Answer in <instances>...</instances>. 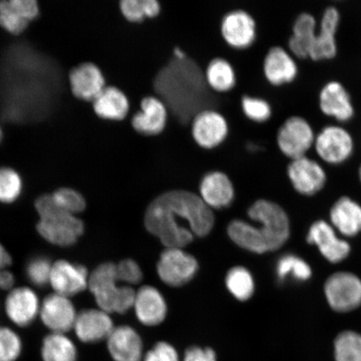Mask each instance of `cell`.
<instances>
[{
    "mask_svg": "<svg viewBox=\"0 0 361 361\" xmlns=\"http://www.w3.org/2000/svg\"><path fill=\"white\" fill-rule=\"evenodd\" d=\"M318 106L324 116L345 124L354 119L355 107L345 85L337 80L327 81L320 89Z\"/></svg>",
    "mask_w": 361,
    "mask_h": 361,
    "instance_id": "7c38bea8",
    "label": "cell"
},
{
    "mask_svg": "<svg viewBox=\"0 0 361 361\" xmlns=\"http://www.w3.org/2000/svg\"><path fill=\"white\" fill-rule=\"evenodd\" d=\"M73 329L80 341L96 343L107 340L114 326L109 314L105 311L87 310L76 316Z\"/></svg>",
    "mask_w": 361,
    "mask_h": 361,
    "instance_id": "603a6c76",
    "label": "cell"
},
{
    "mask_svg": "<svg viewBox=\"0 0 361 361\" xmlns=\"http://www.w3.org/2000/svg\"><path fill=\"white\" fill-rule=\"evenodd\" d=\"M157 269L162 281L169 286L179 287L190 282L195 276L198 263L182 248L166 247L161 252Z\"/></svg>",
    "mask_w": 361,
    "mask_h": 361,
    "instance_id": "30bf717a",
    "label": "cell"
},
{
    "mask_svg": "<svg viewBox=\"0 0 361 361\" xmlns=\"http://www.w3.org/2000/svg\"><path fill=\"white\" fill-rule=\"evenodd\" d=\"M92 104L94 113L104 120H123L130 109L128 97L116 87H106Z\"/></svg>",
    "mask_w": 361,
    "mask_h": 361,
    "instance_id": "f1b7e54d",
    "label": "cell"
},
{
    "mask_svg": "<svg viewBox=\"0 0 361 361\" xmlns=\"http://www.w3.org/2000/svg\"><path fill=\"white\" fill-rule=\"evenodd\" d=\"M39 13L36 0H3L0 1V27L8 34L19 35Z\"/></svg>",
    "mask_w": 361,
    "mask_h": 361,
    "instance_id": "2e32d148",
    "label": "cell"
},
{
    "mask_svg": "<svg viewBox=\"0 0 361 361\" xmlns=\"http://www.w3.org/2000/svg\"><path fill=\"white\" fill-rule=\"evenodd\" d=\"M6 310L8 318L17 326H29L39 313L38 297L30 288H16L7 297Z\"/></svg>",
    "mask_w": 361,
    "mask_h": 361,
    "instance_id": "4316f807",
    "label": "cell"
},
{
    "mask_svg": "<svg viewBox=\"0 0 361 361\" xmlns=\"http://www.w3.org/2000/svg\"><path fill=\"white\" fill-rule=\"evenodd\" d=\"M358 178H359L360 183L361 184V164L359 166V169H358Z\"/></svg>",
    "mask_w": 361,
    "mask_h": 361,
    "instance_id": "bcb514c9",
    "label": "cell"
},
{
    "mask_svg": "<svg viewBox=\"0 0 361 361\" xmlns=\"http://www.w3.org/2000/svg\"><path fill=\"white\" fill-rule=\"evenodd\" d=\"M175 58L180 59V60H182V59L187 58L188 56L186 55V53H185L182 49L180 48H175L174 49V56Z\"/></svg>",
    "mask_w": 361,
    "mask_h": 361,
    "instance_id": "f6af8a7d",
    "label": "cell"
},
{
    "mask_svg": "<svg viewBox=\"0 0 361 361\" xmlns=\"http://www.w3.org/2000/svg\"><path fill=\"white\" fill-rule=\"evenodd\" d=\"M204 74L207 85L213 92H227L235 87V71L225 59L216 58L212 61Z\"/></svg>",
    "mask_w": 361,
    "mask_h": 361,
    "instance_id": "4dcf8cb0",
    "label": "cell"
},
{
    "mask_svg": "<svg viewBox=\"0 0 361 361\" xmlns=\"http://www.w3.org/2000/svg\"><path fill=\"white\" fill-rule=\"evenodd\" d=\"M318 26L317 20L310 12L300 13L293 20L287 49L297 60L309 59Z\"/></svg>",
    "mask_w": 361,
    "mask_h": 361,
    "instance_id": "cb8c5ba5",
    "label": "cell"
},
{
    "mask_svg": "<svg viewBox=\"0 0 361 361\" xmlns=\"http://www.w3.org/2000/svg\"><path fill=\"white\" fill-rule=\"evenodd\" d=\"M329 224L344 238H355L361 233V205L348 196H343L329 210Z\"/></svg>",
    "mask_w": 361,
    "mask_h": 361,
    "instance_id": "44dd1931",
    "label": "cell"
},
{
    "mask_svg": "<svg viewBox=\"0 0 361 361\" xmlns=\"http://www.w3.org/2000/svg\"><path fill=\"white\" fill-rule=\"evenodd\" d=\"M42 357L43 361H76L78 350L65 334L51 333L44 338Z\"/></svg>",
    "mask_w": 361,
    "mask_h": 361,
    "instance_id": "1f68e13d",
    "label": "cell"
},
{
    "mask_svg": "<svg viewBox=\"0 0 361 361\" xmlns=\"http://www.w3.org/2000/svg\"><path fill=\"white\" fill-rule=\"evenodd\" d=\"M153 87L169 111L180 123H191L197 113L214 109L216 100L204 72L192 59H171L157 72Z\"/></svg>",
    "mask_w": 361,
    "mask_h": 361,
    "instance_id": "7a4b0ae2",
    "label": "cell"
},
{
    "mask_svg": "<svg viewBox=\"0 0 361 361\" xmlns=\"http://www.w3.org/2000/svg\"><path fill=\"white\" fill-rule=\"evenodd\" d=\"M39 215L38 232L45 240L58 246H70L84 232L82 221L63 211L51 195H43L35 202Z\"/></svg>",
    "mask_w": 361,
    "mask_h": 361,
    "instance_id": "277c9868",
    "label": "cell"
},
{
    "mask_svg": "<svg viewBox=\"0 0 361 361\" xmlns=\"http://www.w3.org/2000/svg\"><path fill=\"white\" fill-rule=\"evenodd\" d=\"M120 8L126 19L134 23L141 22L147 17H156L161 11L157 0H123Z\"/></svg>",
    "mask_w": 361,
    "mask_h": 361,
    "instance_id": "e575fe53",
    "label": "cell"
},
{
    "mask_svg": "<svg viewBox=\"0 0 361 361\" xmlns=\"http://www.w3.org/2000/svg\"><path fill=\"white\" fill-rule=\"evenodd\" d=\"M39 313L45 326L52 333L59 334H65L74 328L78 316L69 298L56 293L45 298Z\"/></svg>",
    "mask_w": 361,
    "mask_h": 361,
    "instance_id": "d6986e66",
    "label": "cell"
},
{
    "mask_svg": "<svg viewBox=\"0 0 361 361\" xmlns=\"http://www.w3.org/2000/svg\"><path fill=\"white\" fill-rule=\"evenodd\" d=\"M275 273L278 281L281 283L287 281L307 282L313 276L308 262L293 254L284 255L279 259Z\"/></svg>",
    "mask_w": 361,
    "mask_h": 361,
    "instance_id": "f546056e",
    "label": "cell"
},
{
    "mask_svg": "<svg viewBox=\"0 0 361 361\" xmlns=\"http://www.w3.org/2000/svg\"><path fill=\"white\" fill-rule=\"evenodd\" d=\"M286 171L293 188L302 196L317 195L328 182L327 173L322 162L308 155L290 160Z\"/></svg>",
    "mask_w": 361,
    "mask_h": 361,
    "instance_id": "9c48e42d",
    "label": "cell"
},
{
    "mask_svg": "<svg viewBox=\"0 0 361 361\" xmlns=\"http://www.w3.org/2000/svg\"><path fill=\"white\" fill-rule=\"evenodd\" d=\"M11 257L8 254L1 245H0V274H1L4 270H6L8 266L11 264Z\"/></svg>",
    "mask_w": 361,
    "mask_h": 361,
    "instance_id": "ee69618b",
    "label": "cell"
},
{
    "mask_svg": "<svg viewBox=\"0 0 361 361\" xmlns=\"http://www.w3.org/2000/svg\"><path fill=\"white\" fill-rule=\"evenodd\" d=\"M168 107L157 97H147L141 102V111L132 119L133 128L137 133L154 135L164 130L169 116Z\"/></svg>",
    "mask_w": 361,
    "mask_h": 361,
    "instance_id": "7402d4cb",
    "label": "cell"
},
{
    "mask_svg": "<svg viewBox=\"0 0 361 361\" xmlns=\"http://www.w3.org/2000/svg\"><path fill=\"white\" fill-rule=\"evenodd\" d=\"M263 72L266 80L274 87L295 82L300 74L297 59L287 48L275 45L264 59Z\"/></svg>",
    "mask_w": 361,
    "mask_h": 361,
    "instance_id": "5bb4252c",
    "label": "cell"
},
{
    "mask_svg": "<svg viewBox=\"0 0 361 361\" xmlns=\"http://www.w3.org/2000/svg\"><path fill=\"white\" fill-rule=\"evenodd\" d=\"M336 361H361V335L354 331H345L334 341Z\"/></svg>",
    "mask_w": 361,
    "mask_h": 361,
    "instance_id": "836d02e7",
    "label": "cell"
},
{
    "mask_svg": "<svg viewBox=\"0 0 361 361\" xmlns=\"http://www.w3.org/2000/svg\"><path fill=\"white\" fill-rule=\"evenodd\" d=\"M89 275L83 266L65 260L52 266L49 283L58 295L69 298L78 295L88 287Z\"/></svg>",
    "mask_w": 361,
    "mask_h": 361,
    "instance_id": "ffe728a7",
    "label": "cell"
},
{
    "mask_svg": "<svg viewBox=\"0 0 361 361\" xmlns=\"http://www.w3.org/2000/svg\"><path fill=\"white\" fill-rule=\"evenodd\" d=\"M247 216L257 225L243 220L230 223V238L243 250L255 254L281 250L290 238V220L286 210L278 203L259 200L247 211Z\"/></svg>",
    "mask_w": 361,
    "mask_h": 361,
    "instance_id": "3957f363",
    "label": "cell"
},
{
    "mask_svg": "<svg viewBox=\"0 0 361 361\" xmlns=\"http://www.w3.org/2000/svg\"><path fill=\"white\" fill-rule=\"evenodd\" d=\"M201 200L211 209H224L231 204L234 189L228 176L221 171L207 173L200 185Z\"/></svg>",
    "mask_w": 361,
    "mask_h": 361,
    "instance_id": "83f0119b",
    "label": "cell"
},
{
    "mask_svg": "<svg viewBox=\"0 0 361 361\" xmlns=\"http://www.w3.org/2000/svg\"><path fill=\"white\" fill-rule=\"evenodd\" d=\"M20 175L15 169L0 168V202H15L22 192Z\"/></svg>",
    "mask_w": 361,
    "mask_h": 361,
    "instance_id": "d590c367",
    "label": "cell"
},
{
    "mask_svg": "<svg viewBox=\"0 0 361 361\" xmlns=\"http://www.w3.org/2000/svg\"><path fill=\"white\" fill-rule=\"evenodd\" d=\"M52 196L57 205L67 214L75 215L85 209V201L84 197L74 189L60 188L54 192Z\"/></svg>",
    "mask_w": 361,
    "mask_h": 361,
    "instance_id": "f35d334b",
    "label": "cell"
},
{
    "mask_svg": "<svg viewBox=\"0 0 361 361\" xmlns=\"http://www.w3.org/2000/svg\"><path fill=\"white\" fill-rule=\"evenodd\" d=\"M116 264L105 263L89 276L88 288L100 310L107 314H124L133 308L135 292L129 286H119Z\"/></svg>",
    "mask_w": 361,
    "mask_h": 361,
    "instance_id": "5b68a950",
    "label": "cell"
},
{
    "mask_svg": "<svg viewBox=\"0 0 361 361\" xmlns=\"http://www.w3.org/2000/svg\"><path fill=\"white\" fill-rule=\"evenodd\" d=\"M21 351L19 336L11 329L0 327V361H16Z\"/></svg>",
    "mask_w": 361,
    "mask_h": 361,
    "instance_id": "74e56055",
    "label": "cell"
},
{
    "mask_svg": "<svg viewBox=\"0 0 361 361\" xmlns=\"http://www.w3.org/2000/svg\"><path fill=\"white\" fill-rule=\"evenodd\" d=\"M316 132L305 117L293 115L283 121L276 133L279 152L288 159L308 155L314 144Z\"/></svg>",
    "mask_w": 361,
    "mask_h": 361,
    "instance_id": "52a82bcc",
    "label": "cell"
},
{
    "mask_svg": "<svg viewBox=\"0 0 361 361\" xmlns=\"http://www.w3.org/2000/svg\"><path fill=\"white\" fill-rule=\"evenodd\" d=\"M221 32L226 42L236 49H247L255 43L257 36L256 21L245 11L229 12L221 24Z\"/></svg>",
    "mask_w": 361,
    "mask_h": 361,
    "instance_id": "ac0fdd59",
    "label": "cell"
},
{
    "mask_svg": "<svg viewBox=\"0 0 361 361\" xmlns=\"http://www.w3.org/2000/svg\"><path fill=\"white\" fill-rule=\"evenodd\" d=\"M341 13L334 6H327L323 11L310 53L313 61H331L338 55L336 35L340 28Z\"/></svg>",
    "mask_w": 361,
    "mask_h": 361,
    "instance_id": "4fadbf2b",
    "label": "cell"
},
{
    "mask_svg": "<svg viewBox=\"0 0 361 361\" xmlns=\"http://www.w3.org/2000/svg\"><path fill=\"white\" fill-rule=\"evenodd\" d=\"M116 273L120 282L137 284L142 279L141 268L132 259H125L116 264Z\"/></svg>",
    "mask_w": 361,
    "mask_h": 361,
    "instance_id": "60d3db41",
    "label": "cell"
},
{
    "mask_svg": "<svg viewBox=\"0 0 361 361\" xmlns=\"http://www.w3.org/2000/svg\"><path fill=\"white\" fill-rule=\"evenodd\" d=\"M133 307L139 322L148 326L161 324L168 312L164 296L152 286H143L135 293Z\"/></svg>",
    "mask_w": 361,
    "mask_h": 361,
    "instance_id": "d4e9b609",
    "label": "cell"
},
{
    "mask_svg": "<svg viewBox=\"0 0 361 361\" xmlns=\"http://www.w3.org/2000/svg\"><path fill=\"white\" fill-rule=\"evenodd\" d=\"M324 293L333 311L352 312L361 306V279L349 271H338L324 282Z\"/></svg>",
    "mask_w": 361,
    "mask_h": 361,
    "instance_id": "ba28073f",
    "label": "cell"
},
{
    "mask_svg": "<svg viewBox=\"0 0 361 361\" xmlns=\"http://www.w3.org/2000/svg\"><path fill=\"white\" fill-rule=\"evenodd\" d=\"M306 242L317 247L320 255L333 264L342 263L351 252L350 243L338 236L332 225L323 219L315 221L310 225Z\"/></svg>",
    "mask_w": 361,
    "mask_h": 361,
    "instance_id": "8fae6325",
    "label": "cell"
},
{
    "mask_svg": "<svg viewBox=\"0 0 361 361\" xmlns=\"http://www.w3.org/2000/svg\"><path fill=\"white\" fill-rule=\"evenodd\" d=\"M313 149L320 162L341 166L353 157L355 140L345 126L329 124L316 133Z\"/></svg>",
    "mask_w": 361,
    "mask_h": 361,
    "instance_id": "8992f818",
    "label": "cell"
},
{
    "mask_svg": "<svg viewBox=\"0 0 361 361\" xmlns=\"http://www.w3.org/2000/svg\"><path fill=\"white\" fill-rule=\"evenodd\" d=\"M107 345L115 361H140L142 357V338L132 327L114 328L107 338Z\"/></svg>",
    "mask_w": 361,
    "mask_h": 361,
    "instance_id": "484cf974",
    "label": "cell"
},
{
    "mask_svg": "<svg viewBox=\"0 0 361 361\" xmlns=\"http://www.w3.org/2000/svg\"><path fill=\"white\" fill-rule=\"evenodd\" d=\"M71 93L85 102H93L106 88V79L100 67L92 62H84L69 74Z\"/></svg>",
    "mask_w": 361,
    "mask_h": 361,
    "instance_id": "e0dca14e",
    "label": "cell"
},
{
    "mask_svg": "<svg viewBox=\"0 0 361 361\" xmlns=\"http://www.w3.org/2000/svg\"><path fill=\"white\" fill-rule=\"evenodd\" d=\"M2 135H3L2 129H1V126H0V140H1V138H2Z\"/></svg>",
    "mask_w": 361,
    "mask_h": 361,
    "instance_id": "7dc6e473",
    "label": "cell"
},
{
    "mask_svg": "<svg viewBox=\"0 0 361 361\" xmlns=\"http://www.w3.org/2000/svg\"><path fill=\"white\" fill-rule=\"evenodd\" d=\"M226 286L239 301L250 300L255 292V283L252 274L245 267H234L226 276Z\"/></svg>",
    "mask_w": 361,
    "mask_h": 361,
    "instance_id": "d6a6232c",
    "label": "cell"
},
{
    "mask_svg": "<svg viewBox=\"0 0 361 361\" xmlns=\"http://www.w3.org/2000/svg\"><path fill=\"white\" fill-rule=\"evenodd\" d=\"M183 361H216V356L211 348L192 346L185 352Z\"/></svg>",
    "mask_w": 361,
    "mask_h": 361,
    "instance_id": "7bdbcfd3",
    "label": "cell"
},
{
    "mask_svg": "<svg viewBox=\"0 0 361 361\" xmlns=\"http://www.w3.org/2000/svg\"><path fill=\"white\" fill-rule=\"evenodd\" d=\"M214 216L200 196L173 190L161 194L147 207L145 226L166 247L182 248L212 231Z\"/></svg>",
    "mask_w": 361,
    "mask_h": 361,
    "instance_id": "6da1fadb",
    "label": "cell"
},
{
    "mask_svg": "<svg viewBox=\"0 0 361 361\" xmlns=\"http://www.w3.org/2000/svg\"><path fill=\"white\" fill-rule=\"evenodd\" d=\"M242 109L247 118L258 123H266L273 115L272 106L267 100L260 97H243Z\"/></svg>",
    "mask_w": 361,
    "mask_h": 361,
    "instance_id": "8d00e7d4",
    "label": "cell"
},
{
    "mask_svg": "<svg viewBox=\"0 0 361 361\" xmlns=\"http://www.w3.org/2000/svg\"><path fill=\"white\" fill-rule=\"evenodd\" d=\"M144 361H179V356L173 345L161 341L147 352Z\"/></svg>",
    "mask_w": 361,
    "mask_h": 361,
    "instance_id": "b9f144b4",
    "label": "cell"
},
{
    "mask_svg": "<svg viewBox=\"0 0 361 361\" xmlns=\"http://www.w3.org/2000/svg\"><path fill=\"white\" fill-rule=\"evenodd\" d=\"M191 123L194 141L203 148L218 147L228 133L227 120L214 109H206L197 113Z\"/></svg>",
    "mask_w": 361,
    "mask_h": 361,
    "instance_id": "9a60e30c",
    "label": "cell"
},
{
    "mask_svg": "<svg viewBox=\"0 0 361 361\" xmlns=\"http://www.w3.org/2000/svg\"><path fill=\"white\" fill-rule=\"evenodd\" d=\"M52 266L51 262L44 257L35 258L27 265V276L35 286H44L49 283Z\"/></svg>",
    "mask_w": 361,
    "mask_h": 361,
    "instance_id": "ab89813d",
    "label": "cell"
}]
</instances>
